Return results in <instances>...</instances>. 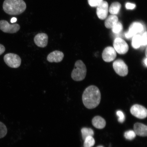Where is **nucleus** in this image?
I'll use <instances>...</instances> for the list:
<instances>
[{"label":"nucleus","mask_w":147,"mask_h":147,"mask_svg":"<svg viewBox=\"0 0 147 147\" xmlns=\"http://www.w3.org/2000/svg\"><path fill=\"white\" fill-rule=\"evenodd\" d=\"M102 57L105 61L109 62L114 60L117 57V52L114 48L108 47L105 49L102 53Z\"/></svg>","instance_id":"9d476101"},{"label":"nucleus","mask_w":147,"mask_h":147,"mask_svg":"<svg viewBox=\"0 0 147 147\" xmlns=\"http://www.w3.org/2000/svg\"><path fill=\"white\" fill-rule=\"evenodd\" d=\"M82 138L84 140L86 138L89 136L93 137L94 135V132L90 128L84 127L81 130Z\"/></svg>","instance_id":"6ab92c4d"},{"label":"nucleus","mask_w":147,"mask_h":147,"mask_svg":"<svg viewBox=\"0 0 147 147\" xmlns=\"http://www.w3.org/2000/svg\"><path fill=\"white\" fill-rule=\"evenodd\" d=\"M84 141V147H92L95 144V140L93 137H88Z\"/></svg>","instance_id":"aec40b11"},{"label":"nucleus","mask_w":147,"mask_h":147,"mask_svg":"<svg viewBox=\"0 0 147 147\" xmlns=\"http://www.w3.org/2000/svg\"><path fill=\"white\" fill-rule=\"evenodd\" d=\"M92 124L95 127L102 129L105 127L106 122L105 119L102 117L97 116L93 119L92 120Z\"/></svg>","instance_id":"2eb2a0df"},{"label":"nucleus","mask_w":147,"mask_h":147,"mask_svg":"<svg viewBox=\"0 0 147 147\" xmlns=\"http://www.w3.org/2000/svg\"><path fill=\"white\" fill-rule=\"evenodd\" d=\"M147 32H145L141 36V45L146 46L147 44Z\"/></svg>","instance_id":"a878e982"},{"label":"nucleus","mask_w":147,"mask_h":147,"mask_svg":"<svg viewBox=\"0 0 147 147\" xmlns=\"http://www.w3.org/2000/svg\"><path fill=\"white\" fill-rule=\"evenodd\" d=\"M130 112L134 116L139 119H144L147 117V109L140 105H134L130 108Z\"/></svg>","instance_id":"6e6552de"},{"label":"nucleus","mask_w":147,"mask_h":147,"mask_svg":"<svg viewBox=\"0 0 147 147\" xmlns=\"http://www.w3.org/2000/svg\"><path fill=\"white\" fill-rule=\"evenodd\" d=\"M113 67L115 72L121 76H125L128 73V67L124 61L118 59L115 61Z\"/></svg>","instance_id":"39448f33"},{"label":"nucleus","mask_w":147,"mask_h":147,"mask_svg":"<svg viewBox=\"0 0 147 147\" xmlns=\"http://www.w3.org/2000/svg\"><path fill=\"white\" fill-rule=\"evenodd\" d=\"M20 28V26L18 24H11L6 20L0 21V29L3 32L9 34H14L19 31Z\"/></svg>","instance_id":"423d86ee"},{"label":"nucleus","mask_w":147,"mask_h":147,"mask_svg":"<svg viewBox=\"0 0 147 147\" xmlns=\"http://www.w3.org/2000/svg\"><path fill=\"white\" fill-rule=\"evenodd\" d=\"M121 7L120 3L117 2L112 3L109 10L110 13L113 15L118 14L120 10Z\"/></svg>","instance_id":"a211bd4d"},{"label":"nucleus","mask_w":147,"mask_h":147,"mask_svg":"<svg viewBox=\"0 0 147 147\" xmlns=\"http://www.w3.org/2000/svg\"><path fill=\"white\" fill-rule=\"evenodd\" d=\"M136 5L130 3H127L126 4V8L127 9H133L135 8Z\"/></svg>","instance_id":"bb28decb"},{"label":"nucleus","mask_w":147,"mask_h":147,"mask_svg":"<svg viewBox=\"0 0 147 147\" xmlns=\"http://www.w3.org/2000/svg\"><path fill=\"white\" fill-rule=\"evenodd\" d=\"M101 97L100 92L98 88L96 86H90L86 88L83 93V102L88 109H93L100 104Z\"/></svg>","instance_id":"f257e3e1"},{"label":"nucleus","mask_w":147,"mask_h":147,"mask_svg":"<svg viewBox=\"0 0 147 147\" xmlns=\"http://www.w3.org/2000/svg\"><path fill=\"white\" fill-rule=\"evenodd\" d=\"M113 45L116 52L120 55L126 54L129 50L128 44L121 38H116L114 41Z\"/></svg>","instance_id":"0eeeda50"},{"label":"nucleus","mask_w":147,"mask_h":147,"mask_svg":"<svg viewBox=\"0 0 147 147\" xmlns=\"http://www.w3.org/2000/svg\"><path fill=\"white\" fill-rule=\"evenodd\" d=\"M17 18H11V23H13L15 22H16V21H17Z\"/></svg>","instance_id":"c85d7f7f"},{"label":"nucleus","mask_w":147,"mask_h":147,"mask_svg":"<svg viewBox=\"0 0 147 147\" xmlns=\"http://www.w3.org/2000/svg\"><path fill=\"white\" fill-rule=\"evenodd\" d=\"M131 45L134 49H137L140 47L141 45V36L136 34L133 37Z\"/></svg>","instance_id":"f3484780"},{"label":"nucleus","mask_w":147,"mask_h":147,"mask_svg":"<svg viewBox=\"0 0 147 147\" xmlns=\"http://www.w3.org/2000/svg\"><path fill=\"white\" fill-rule=\"evenodd\" d=\"M136 133L135 131L132 130H128L125 132L124 136L126 139L131 140H133L136 137Z\"/></svg>","instance_id":"412c9836"},{"label":"nucleus","mask_w":147,"mask_h":147,"mask_svg":"<svg viewBox=\"0 0 147 147\" xmlns=\"http://www.w3.org/2000/svg\"><path fill=\"white\" fill-rule=\"evenodd\" d=\"M5 64L9 67L17 68L21 64V59L17 54L13 53H8L5 55L3 58Z\"/></svg>","instance_id":"20e7f679"},{"label":"nucleus","mask_w":147,"mask_h":147,"mask_svg":"<svg viewBox=\"0 0 147 147\" xmlns=\"http://www.w3.org/2000/svg\"><path fill=\"white\" fill-rule=\"evenodd\" d=\"M49 36L45 33H40L36 35L34 38V42L38 47L44 48L47 45Z\"/></svg>","instance_id":"9b49d317"},{"label":"nucleus","mask_w":147,"mask_h":147,"mask_svg":"<svg viewBox=\"0 0 147 147\" xmlns=\"http://www.w3.org/2000/svg\"><path fill=\"white\" fill-rule=\"evenodd\" d=\"M7 129L5 125L0 122V139L5 137L7 135Z\"/></svg>","instance_id":"4be33fe9"},{"label":"nucleus","mask_w":147,"mask_h":147,"mask_svg":"<svg viewBox=\"0 0 147 147\" xmlns=\"http://www.w3.org/2000/svg\"><path fill=\"white\" fill-rule=\"evenodd\" d=\"M147 57H146V59H145L144 60V63H145V64H146V67H147Z\"/></svg>","instance_id":"c756f323"},{"label":"nucleus","mask_w":147,"mask_h":147,"mask_svg":"<svg viewBox=\"0 0 147 147\" xmlns=\"http://www.w3.org/2000/svg\"><path fill=\"white\" fill-rule=\"evenodd\" d=\"M143 30L142 24L139 22H135L131 24L129 31L125 34V36L127 38H130L136 35L138 33L142 32Z\"/></svg>","instance_id":"1a4fd4ad"},{"label":"nucleus","mask_w":147,"mask_h":147,"mask_svg":"<svg viewBox=\"0 0 147 147\" xmlns=\"http://www.w3.org/2000/svg\"><path fill=\"white\" fill-rule=\"evenodd\" d=\"M64 57L63 53L61 51H55L48 55L47 60L49 62L59 63L63 60Z\"/></svg>","instance_id":"ddd939ff"},{"label":"nucleus","mask_w":147,"mask_h":147,"mask_svg":"<svg viewBox=\"0 0 147 147\" xmlns=\"http://www.w3.org/2000/svg\"><path fill=\"white\" fill-rule=\"evenodd\" d=\"M134 130L136 135L141 137H146L147 126L146 125L137 123L134 125Z\"/></svg>","instance_id":"4468645a"},{"label":"nucleus","mask_w":147,"mask_h":147,"mask_svg":"<svg viewBox=\"0 0 147 147\" xmlns=\"http://www.w3.org/2000/svg\"><path fill=\"white\" fill-rule=\"evenodd\" d=\"M5 51V48L4 46L0 44V55L4 53Z\"/></svg>","instance_id":"cd10ccee"},{"label":"nucleus","mask_w":147,"mask_h":147,"mask_svg":"<svg viewBox=\"0 0 147 147\" xmlns=\"http://www.w3.org/2000/svg\"><path fill=\"white\" fill-rule=\"evenodd\" d=\"M103 0H88V3L92 7H97Z\"/></svg>","instance_id":"393cba45"},{"label":"nucleus","mask_w":147,"mask_h":147,"mask_svg":"<svg viewBox=\"0 0 147 147\" xmlns=\"http://www.w3.org/2000/svg\"><path fill=\"white\" fill-rule=\"evenodd\" d=\"M146 57H147V49H146Z\"/></svg>","instance_id":"7c9ffc66"},{"label":"nucleus","mask_w":147,"mask_h":147,"mask_svg":"<svg viewBox=\"0 0 147 147\" xmlns=\"http://www.w3.org/2000/svg\"><path fill=\"white\" fill-rule=\"evenodd\" d=\"M112 31L115 34H118L123 29L122 24L119 22H117L112 28Z\"/></svg>","instance_id":"5701e85b"},{"label":"nucleus","mask_w":147,"mask_h":147,"mask_svg":"<svg viewBox=\"0 0 147 147\" xmlns=\"http://www.w3.org/2000/svg\"><path fill=\"white\" fill-rule=\"evenodd\" d=\"M108 11V4L107 2L103 1L97 7L96 13L100 19H105L107 17Z\"/></svg>","instance_id":"f8f14e48"},{"label":"nucleus","mask_w":147,"mask_h":147,"mask_svg":"<svg viewBox=\"0 0 147 147\" xmlns=\"http://www.w3.org/2000/svg\"><path fill=\"white\" fill-rule=\"evenodd\" d=\"M5 12L11 16H18L23 13L26 9L23 0H5L3 4Z\"/></svg>","instance_id":"f03ea898"},{"label":"nucleus","mask_w":147,"mask_h":147,"mask_svg":"<svg viewBox=\"0 0 147 147\" xmlns=\"http://www.w3.org/2000/svg\"><path fill=\"white\" fill-rule=\"evenodd\" d=\"M87 71V68L82 61H77L71 73V78L75 81H81L86 78Z\"/></svg>","instance_id":"7ed1b4c3"},{"label":"nucleus","mask_w":147,"mask_h":147,"mask_svg":"<svg viewBox=\"0 0 147 147\" xmlns=\"http://www.w3.org/2000/svg\"><path fill=\"white\" fill-rule=\"evenodd\" d=\"M117 115L118 117V121L119 123H123L125 119L124 113L121 110H118L117 112Z\"/></svg>","instance_id":"b1692460"},{"label":"nucleus","mask_w":147,"mask_h":147,"mask_svg":"<svg viewBox=\"0 0 147 147\" xmlns=\"http://www.w3.org/2000/svg\"><path fill=\"white\" fill-rule=\"evenodd\" d=\"M118 22V17L115 15H111L107 18L105 25L107 28H112Z\"/></svg>","instance_id":"dca6fc26"},{"label":"nucleus","mask_w":147,"mask_h":147,"mask_svg":"<svg viewBox=\"0 0 147 147\" xmlns=\"http://www.w3.org/2000/svg\"><path fill=\"white\" fill-rule=\"evenodd\" d=\"M97 147H104V146H97Z\"/></svg>","instance_id":"2f4dec72"}]
</instances>
